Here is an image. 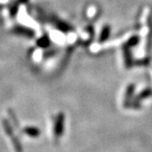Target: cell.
Returning <instances> with one entry per match:
<instances>
[{"instance_id":"cell-1","label":"cell","mask_w":152,"mask_h":152,"mask_svg":"<svg viewBox=\"0 0 152 152\" xmlns=\"http://www.w3.org/2000/svg\"><path fill=\"white\" fill-rule=\"evenodd\" d=\"M13 31L19 36H23V37L28 38H32L33 37H35V31L32 29H30V28L23 26L17 25L13 28Z\"/></svg>"},{"instance_id":"cell-2","label":"cell","mask_w":152,"mask_h":152,"mask_svg":"<svg viewBox=\"0 0 152 152\" xmlns=\"http://www.w3.org/2000/svg\"><path fill=\"white\" fill-rule=\"evenodd\" d=\"M123 50H124V57L125 65H126L127 68H130L131 66H132V64H133L132 56H131L130 53V48L124 44V47H123Z\"/></svg>"},{"instance_id":"cell-3","label":"cell","mask_w":152,"mask_h":152,"mask_svg":"<svg viewBox=\"0 0 152 152\" xmlns=\"http://www.w3.org/2000/svg\"><path fill=\"white\" fill-rule=\"evenodd\" d=\"M110 33H111V26L108 25H105L102 29L101 35L99 37V42H105L109 38Z\"/></svg>"},{"instance_id":"cell-4","label":"cell","mask_w":152,"mask_h":152,"mask_svg":"<svg viewBox=\"0 0 152 152\" xmlns=\"http://www.w3.org/2000/svg\"><path fill=\"white\" fill-rule=\"evenodd\" d=\"M37 44L38 47L42 48H48L50 44V39H49L48 36H43L42 37H40L37 41Z\"/></svg>"},{"instance_id":"cell-5","label":"cell","mask_w":152,"mask_h":152,"mask_svg":"<svg viewBox=\"0 0 152 152\" xmlns=\"http://www.w3.org/2000/svg\"><path fill=\"white\" fill-rule=\"evenodd\" d=\"M139 42H140V37L139 36H133L132 37H130L128 40V42L125 43V45L128 46L130 48L132 47L136 46L137 44L139 43Z\"/></svg>"},{"instance_id":"cell-6","label":"cell","mask_w":152,"mask_h":152,"mask_svg":"<svg viewBox=\"0 0 152 152\" xmlns=\"http://www.w3.org/2000/svg\"><path fill=\"white\" fill-rule=\"evenodd\" d=\"M26 133L29 134L30 136H32V137H36L39 134V130H38L37 128H27L25 129Z\"/></svg>"},{"instance_id":"cell-7","label":"cell","mask_w":152,"mask_h":152,"mask_svg":"<svg viewBox=\"0 0 152 152\" xmlns=\"http://www.w3.org/2000/svg\"><path fill=\"white\" fill-rule=\"evenodd\" d=\"M56 26H57V27L58 28L59 30H61V31H64V32L69 31V26H67L65 23H64V22H62V21L57 22V23H56Z\"/></svg>"},{"instance_id":"cell-8","label":"cell","mask_w":152,"mask_h":152,"mask_svg":"<svg viewBox=\"0 0 152 152\" xmlns=\"http://www.w3.org/2000/svg\"><path fill=\"white\" fill-rule=\"evenodd\" d=\"M26 1H27V0H20L19 2H20V3H25V2H26Z\"/></svg>"}]
</instances>
